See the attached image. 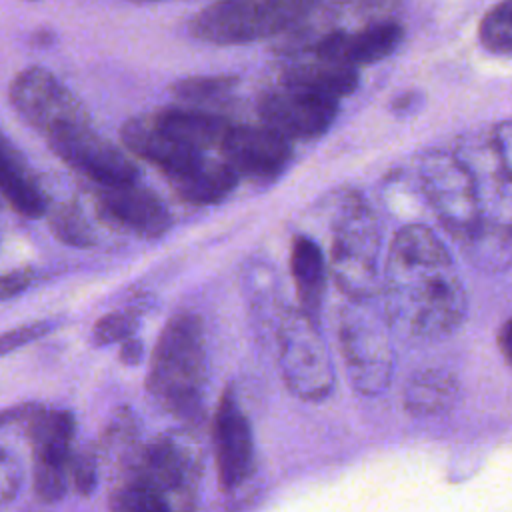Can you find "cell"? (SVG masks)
Segmentation results:
<instances>
[{
  "label": "cell",
  "instance_id": "1",
  "mask_svg": "<svg viewBox=\"0 0 512 512\" xmlns=\"http://www.w3.org/2000/svg\"><path fill=\"white\" fill-rule=\"evenodd\" d=\"M384 314L408 338L438 340L466 318V290L442 240L424 224H406L382 268Z\"/></svg>",
  "mask_w": 512,
  "mask_h": 512
},
{
  "label": "cell",
  "instance_id": "2",
  "mask_svg": "<svg viewBox=\"0 0 512 512\" xmlns=\"http://www.w3.org/2000/svg\"><path fill=\"white\" fill-rule=\"evenodd\" d=\"M206 348L196 314L172 316L162 328L146 378L148 394L172 416L198 422L202 416V384Z\"/></svg>",
  "mask_w": 512,
  "mask_h": 512
},
{
  "label": "cell",
  "instance_id": "3",
  "mask_svg": "<svg viewBox=\"0 0 512 512\" xmlns=\"http://www.w3.org/2000/svg\"><path fill=\"white\" fill-rule=\"evenodd\" d=\"M382 232L372 208L348 196L334 220L330 272L348 300H374L382 288Z\"/></svg>",
  "mask_w": 512,
  "mask_h": 512
},
{
  "label": "cell",
  "instance_id": "4",
  "mask_svg": "<svg viewBox=\"0 0 512 512\" xmlns=\"http://www.w3.org/2000/svg\"><path fill=\"white\" fill-rule=\"evenodd\" d=\"M320 0H216L188 22L190 34L206 44L238 46L296 28Z\"/></svg>",
  "mask_w": 512,
  "mask_h": 512
},
{
  "label": "cell",
  "instance_id": "5",
  "mask_svg": "<svg viewBox=\"0 0 512 512\" xmlns=\"http://www.w3.org/2000/svg\"><path fill=\"white\" fill-rule=\"evenodd\" d=\"M386 314L372 300H350L338 318V342L350 384L366 396L384 392L392 378V342Z\"/></svg>",
  "mask_w": 512,
  "mask_h": 512
},
{
  "label": "cell",
  "instance_id": "6",
  "mask_svg": "<svg viewBox=\"0 0 512 512\" xmlns=\"http://www.w3.org/2000/svg\"><path fill=\"white\" fill-rule=\"evenodd\" d=\"M420 188L444 228L466 238L484 218L478 182L458 154L428 150L418 160Z\"/></svg>",
  "mask_w": 512,
  "mask_h": 512
},
{
  "label": "cell",
  "instance_id": "7",
  "mask_svg": "<svg viewBox=\"0 0 512 512\" xmlns=\"http://www.w3.org/2000/svg\"><path fill=\"white\" fill-rule=\"evenodd\" d=\"M278 364L284 384L300 400L320 402L334 388V368L318 322L300 308L288 310L280 322Z\"/></svg>",
  "mask_w": 512,
  "mask_h": 512
},
{
  "label": "cell",
  "instance_id": "8",
  "mask_svg": "<svg viewBox=\"0 0 512 512\" xmlns=\"http://www.w3.org/2000/svg\"><path fill=\"white\" fill-rule=\"evenodd\" d=\"M8 98L18 116L46 138L90 122L84 104L46 68L30 66L16 74Z\"/></svg>",
  "mask_w": 512,
  "mask_h": 512
},
{
  "label": "cell",
  "instance_id": "9",
  "mask_svg": "<svg viewBox=\"0 0 512 512\" xmlns=\"http://www.w3.org/2000/svg\"><path fill=\"white\" fill-rule=\"evenodd\" d=\"M28 422L32 446L34 492L44 502H56L66 494L70 476L74 416L68 410L36 408Z\"/></svg>",
  "mask_w": 512,
  "mask_h": 512
},
{
  "label": "cell",
  "instance_id": "10",
  "mask_svg": "<svg viewBox=\"0 0 512 512\" xmlns=\"http://www.w3.org/2000/svg\"><path fill=\"white\" fill-rule=\"evenodd\" d=\"M46 140L50 150L64 164L98 186H116L138 180L134 162L108 138L100 136L90 122L64 128Z\"/></svg>",
  "mask_w": 512,
  "mask_h": 512
},
{
  "label": "cell",
  "instance_id": "11",
  "mask_svg": "<svg viewBox=\"0 0 512 512\" xmlns=\"http://www.w3.org/2000/svg\"><path fill=\"white\" fill-rule=\"evenodd\" d=\"M258 116L290 142L314 140L334 124L338 100L280 84L258 98Z\"/></svg>",
  "mask_w": 512,
  "mask_h": 512
},
{
  "label": "cell",
  "instance_id": "12",
  "mask_svg": "<svg viewBox=\"0 0 512 512\" xmlns=\"http://www.w3.org/2000/svg\"><path fill=\"white\" fill-rule=\"evenodd\" d=\"M220 152L244 178L260 184L276 180L292 160V144L266 124H232Z\"/></svg>",
  "mask_w": 512,
  "mask_h": 512
},
{
  "label": "cell",
  "instance_id": "13",
  "mask_svg": "<svg viewBox=\"0 0 512 512\" xmlns=\"http://www.w3.org/2000/svg\"><path fill=\"white\" fill-rule=\"evenodd\" d=\"M98 212L114 226L142 238H158L168 232L172 218L156 192L136 180L116 186H100Z\"/></svg>",
  "mask_w": 512,
  "mask_h": 512
},
{
  "label": "cell",
  "instance_id": "14",
  "mask_svg": "<svg viewBox=\"0 0 512 512\" xmlns=\"http://www.w3.org/2000/svg\"><path fill=\"white\" fill-rule=\"evenodd\" d=\"M214 450L220 486L238 488L252 472L254 440L250 422L230 390L220 396L214 414Z\"/></svg>",
  "mask_w": 512,
  "mask_h": 512
},
{
  "label": "cell",
  "instance_id": "15",
  "mask_svg": "<svg viewBox=\"0 0 512 512\" xmlns=\"http://www.w3.org/2000/svg\"><path fill=\"white\" fill-rule=\"evenodd\" d=\"M402 34V26L392 20L370 22L356 32L334 30L324 34L314 44L312 54L358 68L388 58L400 46Z\"/></svg>",
  "mask_w": 512,
  "mask_h": 512
},
{
  "label": "cell",
  "instance_id": "16",
  "mask_svg": "<svg viewBox=\"0 0 512 512\" xmlns=\"http://www.w3.org/2000/svg\"><path fill=\"white\" fill-rule=\"evenodd\" d=\"M196 468V456L192 450L172 436L156 438L142 450L136 462V470L168 496H186L192 490Z\"/></svg>",
  "mask_w": 512,
  "mask_h": 512
},
{
  "label": "cell",
  "instance_id": "17",
  "mask_svg": "<svg viewBox=\"0 0 512 512\" xmlns=\"http://www.w3.org/2000/svg\"><path fill=\"white\" fill-rule=\"evenodd\" d=\"M0 198L24 218H40L48 198L22 152L0 130Z\"/></svg>",
  "mask_w": 512,
  "mask_h": 512
},
{
  "label": "cell",
  "instance_id": "18",
  "mask_svg": "<svg viewBox=\"0 0 512 512\" xmlns=\"http://www.w3.org/2000/svg\"><path fill=\"white\" fill-rule=\"evenodd\" d=\"M164 176L180 200L196 206L222 202L238 182V174L224 160H212L204 154Z\"/></svg>",
  "mask_w": 512,
  "mask_h": 512
},
{
  "label": "cell",
  "instance_id": "19",
  "mask_svg": "<svg viewBox=\"0 0 512 512\" xmlns=\"http://www.w3.org/2000/svg\"><path fill=\"white\" fill-rule=\"evenodd\" d=\"M120 138L124 146L138 158L158 166L162 174H170L180 166L188 164L204 152L190 150L170 138L154 120V114L134 116L120 128Z\"/></svg>",
  "mask_w": 512,
  "mask_h": 512
},
{
  "label": "cell",
  "instance_id": "20",
  "mask_svg": "<svg viewBox=\"0 0 512 512\" xmlns=\"http://www.w3.org/2000/svg\"><path fill=\"white\" fill-rule=\"evenodd\" d=\"M154 120L170 138L196 152L220 148L232 128L230 120L222 114L184 106L154 112Z\"/></svg>",
  "mask_w": 512,
  "mask_h": 512
},
{
  "label": "cell",
  "instance_id": "21",
  "mask_svg": "<svg viewBox=\"0 0 512 512\" xmlns=\"http://www.w3.org/2000/svg\"><path fill=\"white\" fill-rule=\"evenodd\" d=\"M358 80V68L316 54L292 62L282 74L284 86L300 88L334 100L356 92Z\"/></svg>",
  "mask_w": 512,
  "mask_h": 512
},
{
  "label": "cell",
  "instance_id": "22",
  "mask_svg": "<svg viewBox=\"0 0 512 512\" xmlns=\"http://www.w3.org/2000/svg\"><path fill=\"white\" fill-rule=\"evenodd\" d=\"M290 270L294 276L300 310L318 322L326 290V262L318 244L308 236L294 238L290 250Z\"/></svg>",
  "mask_w": 512,
  "mask_h": 512
},
{
  "label": "cell",
  "instance_id": "23",
  "mask_svg": "<svg viewBox=\"0 0 512 512\" xmlns=\"http://www.w3.org/2000/svg\"><path fill=\"white\" fill-rule=\"evenodd\" d=\"M472 266L486 272H502L512 266V226L482 218V222L460 240Z\"/></svg>",
  "mask_w": 512,
  "mask_h": 512
},
{
  "label": "cell",
  "instance_id": "24",
  "mask_svg": "<svg viewBox=\"0 0 512 512\" xmlns=\"http://www.w3.org/2000/svg\"><path fill=\"white\" fill-rule=\"evenodd\" d=\"M458 396V384L444 370H424L414 374L404 390V406L414 416H434L446 412Z\"/></svg>",
  "mask_w": 512,
  "mask_h": 512
},
{
  "label": "cell",
  "instance_id": "25",
  "mask_svg": "<svg viewBox=\"0 0 512 512\" xmlns=\"http://www.w3.org/2000/svg\"><path fill=\"white\" fill-rule=\"evenodd\" d=\"M110 512H172L170 496L134 470L110 492Z\"/></svg>",
  "mask_w": 512,
  "mask_h": 512
},
{
  "label": "cell",
  "instance_id": "26",
  "mask_svg": "<svg viewBox=\"0 0 512 512\" xmlns=\"http://www.w3.org/2000/svg\"><path fill=\"white\" fill-rule=\"evenodd\" d=\"M48 226L52 234L68 246L90 248L96 244L94 230L84 214V210L74 200H64L46 210Z\"/></svg>",
  "mask_w": 512,
  "mask_h": 512
},
{
  "label": "cell",
  "instance_id": "27",
  "mask_svg": "<svg viewBox=\"0 0 512 512\" xmlns=\"http://www.w3.org/2000/svg\"><path fill=\"white\" fill-rule=\"evenodd\" d=\"M238 86V78L232 74H198V76H186L176 80L170 86V92L184 102L202 104V102H214L222 100L228 94L234 92Z\"/></svg>",
  "mask_w": 512,
  "mask_h": 512
},
{
  "label": "cell",
  "instance_id": "28",
  "mask_svg": "<svg viewBox=\"0 0 512 512\" xmlns=\"http://www.w3.org/2000/svg\"><path fill=\"white\" fill-rule=\"evenodd\" d=\"M478 40L492 54H512V0H500L484 14L478 26Z\"/></svg>",
  "mask_w": 512,
  "mask_h": 512
},
{
  "label": "cell",
  "instance_id": "29",
  "mask_svg": "<svg viewBox=\"0 0 512 512\" xmlns=\"http://www.w3.org/2000/svg\"><path fill=\"white\" fill-rule=\"evenodd\" d=\"M136 326H138V318L134 312H110L96 320L92 328V340L98 346L124 342L132 338Z\"/></svg>",
  "mask_w": 512,
  "mask_h": 512
},
{
  "label": "cell",
  "instance_id": "30",
  "mask_svg": "<svg viewBox=\"0 0 512 512\" xmlns=\"http://www.w3.org/2000/svg\"><path fill=\"white\" fill-rule=\"evenodd\" d=\"M68 476L72 486L80 494H90L96 486V458L92 452L82 450V452H72L70 464H68Z\"/></svg>",
  "mask_w": 512,
  "mask_h": 512
},
{
  "label": "cell",
  "instance_id": "31",
  "mask_svg": "<svg viewBox=\"0 0 512 512\" xmlns=\"http://www.w3.org/2000/svg\"><path fill=\"white\" fill-rule=\"evenodd\" d=\"M52 330V322H30L12 330H6L0 334V356L10 354L38 338H42L46 332Z\"/></svg>",
  "mask_w": 512,
  "mask_h": 512
},
{
  "label": "cell",
  "instance_id": "32",
  "mask_svg": "<svg viewBox=\"0 0 512 512\" xmlns=\"http://www.w3.org/2000/svg\"><path fill=\"white\" fill-rule=\"evenodd\" d=\"M22 486L20 462L8 450L0 448V504L12 500Z\"/></svg>",
  "mask_w": 512,
  "mask_h": 512
},
{
  "label": "cell",
  "instance_id": "33",
  "mask_svg": "<svg viewBox=\"0 0 512 512\" xmlns=\"http://www.w3.org/2000/svg\"><path fill=\"white\" fill-rule=\"evenodd\" d=\"M492 148L496 152V158L502 166V170L512 176V120L502 122L492 132Z\"/></svg>",
  "mask_w": 512,
  "mask_h": 512
},
{
  "label": "cell",
  "instance_id": "34",
  "mask_svg": "<svg viewBox=\"0 0 512 512\" xmlns=\"http://www.w3.org/2000/svg\"><path fill=\"white\" fill-rule=\"evenodd\" d=\"M34 280L32 268H18L6 274H0V300L12 298L20 292H24Z\"/></svg>",
  "mask_w": 512,
  "mask_h": 512
},
{
  "label": "cell",
  "instance_id": "35",
  "mask_svg": "<svg viewBox=\"0 0 512 512\" xmlns=\"http://www.w3.org/2000/svg\"><path fill=\"white\" fill-rule=\"evenodd\" d=\"M36 404H20V406H10L6 410H0V428L12 424V422H22L28 420L30 414L36 410Z\"/></svg>",
  "mask_w": 512,
  "mask_h": 512
},
{
  "label": "cell",
  "instance_id": "36",
  "mask_svg": "<svg viewBox=\"0 0 512 512\" xmlns=\"http://www.w3.org/2000/svg\"><path fill=\"white\" fill-rule=\"evenodd\" d=\"M140 354H142V344L140 340H134V338H128L124 340L122 348H120V358L126 362V364H134L140 360Z\"/></svg>",
  "mask_w": 512,
  "mask_h": 512
},
{
  "label": "cell",
  "instance_id": "37",
  "mask_svg": "<svg viewBox=\"0 0 512 512\" xmlns=\"http://www.w3.org/2000/svg\"><path fill=\"white\" fill-rule=\"evenodd\" d=\"M498 344H500V350H502L504 358L512 366V318L502 326V330L498 334Z\"/></svg>",
  "mask_w": 512,
  "mask_h": 512
},
{
  "label": "cell",
  "instance_id": "38",
  "mask_svg": "<svg viewBox=\"0 0 512 512\" xmlns=\"http://www.w3.org/2000/svg\"><path fill=\"white\" fill-rule=\"evenodd\" d=\"M416 108V96L414 94H402L400 98H396V102L392 104V110L394 112H408V110H414Z\"/></svg>",
  "mask_w": 512,
  "mask_h": 512
},
{
  "label": "cell",
  "instance_id": "39",
  "mask_svg": "<svg viewBox=\"0 0 512 512\" xmlns=\"http://www.w3.org/2000/svg\"><path fill=\"white\" fill-rule=\"evenodd\" d=\"M130 2H162V0H130Z\"/></svg>",
  "mask_w": 512,
  "mask_h": 512
},
{
  "label": "cell",
  "instance_id": "40",
  "mask_svg": "<svg viewBox=\"0 0 512 512\" xmlns=\"http://www.w3.org/2000/svg\"><path fill=\"white\" fill-rule=\"evenodd\" d=\"M0 204H2V198H0Z\"/></svg>",
  "mask_w": 512,
  "mask_h": 512
}]
</instances>
